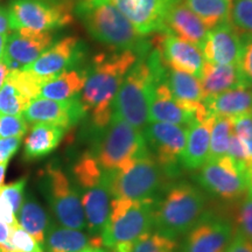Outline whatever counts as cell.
I'll return each instance as SVG.
<instances>
[{
  "mask_svg": "<svg viewBox=\"0 0 252 252\" xmlns=\"http://www.w3.org/2000/svg\"><path fill=\"white\" fill-rule=\"evenodd\" d=\"M21 144V138H0V165H7L12 157L17 153Z\"/></svg>",
  "mask_w": 252,
  "mask_h": 252,
  "instance_id": "41",
  "label": "cell"
},
{
  "mask_svg": "<svg viewBox=\"0 0 252 252\" xmlns=\"http://www.w3.org/2000/svg\"><path fill=\"white\" fill-rule=\"evenodd\" d=\"M75 181L81 189H87L99 184L105 178L106 172L100 168L96 158L93 153L87 152L82 156L75 163L74 169Z\"/></svg>",
  "mask_w": 252,
  "mask_h": 252,
  "instance_id": "32",
  "label": "cell"
},
{
  "mask_svg": "<svg viewBox=\"0 0 252 252\" xmlns=\"http://www.w3.org/2000/svg\"><path fill=\"white\" fill-rule=\"evenodd\" d=\"M102 130L96 153L93 154L103 171H116L132 160L151 154L143 131L113 113L111 121Z\"/></svg>",
  "mask_w": 252,
  "mask_h": 252,
  "instance_id": "6",
  "label": "cell"
},
{
  "mask_svg": "<svg viewBox=\"0 0 252 252\" xmlns=\"http://www.w3.org/2000/svg\"><path fill=\"white\" fill-rule=\"evenodd\" d=\"M54 36L50 32L32 33L15 32L8 35L1 61L9 70H23L53 45Z\"/></svg>",
  "mask_w": 252,
  "mask_h": 252,
  "instance_id": "17",
  "label": "cell"
},
{
  "mask_svg": "<svg viewBox=\"0 0 252 252\" xmlns=\"http://www.w3.org/2000/svg\"><path fill=\"white\" fill-rule=\"evenodd\" d=\"M196 180L204 190L226 202H235L247 196V185L229 156L207 160L200 168Z\"/></svg>",
  "mask_w": 252,
  "mask_h": 252,
  "instance_id": "11",
  "label": "cell"
},
{
  "mask_svg": "<svg viewBox=\"0 0 252 252\" xmlns=\"http://www.w3.org/2000/svg\"><path fill=\"white\" fill-rule=\"evenodd\" d=\"M204 208L206 196L201 189L188 182H178L156 200L153 226L158 234L176 239L196 224Z\"/></svg>",
  "mask_w": 252,
  "mask_h": 252,
  "instance_id": "4",
  "label": "cell"
},
{
  "mask_svg": "<svg viewBox=\"0 0 252 252\" xmlns=\"http://www.w3.org/2000/svg\"><path fill=\"white\" fill-rule=\"evenodd\" d=\"M141 36L163 31L165 18L180 0H110Z\"/></svg>",
  "mask_w": 252,
  "mask_h": 252,
  "instance_id": "16",
  "label": "cell"
},
{
  "mask_svg": "<svg viewBox=\"0 0 252 252\" xmlns=\"http://www.w3.org/2000/svg\"><path fill=\"white\" fill-rule=\"evenodd\" d=\"M7 39H8V34L0 33V60H2V56H4Z\"/></svg>",
  "mask_w": 252,
  "mask_h": 252,
  "instance_id": "47",
  "label": "cell"
},
{
  "mask_svg": "<svg viewBox=\"0 0 252 252\" xmlns=\"http://www.w3.org/2000/svg\"><path fill=\"white\" fill-rule=\"evenodd\" d=\"M88 77L87 69H71L47 81L41 87L39 97L53 100H67L78 96Z\"/></svg>",
  "mask_w": 252,
  "mask_h": 252,
  "instance_id": "27",
  "label": "cell"
},
{
  "mask_svg": "<svg viewBox=\"0 0 252 252\" xmlns=\"http://www.w3.org/2000/svg\"><path fill=\"white\" fill-rule=\"evenodd\" d=\"M196 118L191 111L174 98L166 78L154 83L149 100V123H171L188 126Z\"/></svg>",
  "mask_w": 252,
  "mask_h": 252,
  "instance_id": "18",
  "label": "cell"
},
{
  "mask_svg": "<svg viewBox=\"0 0 252 252\" xmlns=\"http://www.w3.org/2000/svg\"><path fill=\"white\" fill-rule=\"evenodd\" d=\"M167 68L156 48L140 56L128 70L112 104V113L143 131L149 124V100L154 83L166 78Z\"/></svg>",
  "mask_w": 252,
  "mask_h": 252,
  "instance_id": "2",
  "label": "cell"
},
{
  "mask_svg": "<svg viewBox=\"0 0 252 252\" xmlns=\"http://www.w3.org/2000/svg\"><path fill=\"white\" fill-rule=\"evenodd\" d=\"M12 229L0 219V252H14L11 245Z\"/></svg>",
  "mask_w": 252,
  "mask_h": 252,
  "instance_id": "44",
  "label": "cell"
},
{
  "mask_svg": "<svg viewBox=\"0 0 252 252\" xmlns=\"http://www.w3.org/2000/svg\"><path fill=\"white\" fill-rule=\"evenodd\" d=\"M232 235L234 226L228 219L204 210L186 236L181 252H225Z\"/></svg>",
  "mask_w": 252,
  "mask_h": 252,
  "instance_id": "12",
  "label": "cell"
},
{
  "mask_svg": "<svg viewBox=\"0 0 252 252\" xmlns=\"http://www.w3.org/2000/svg\"><path fill=\"white\" fill-rule=\"evenodd\" d=\"M234 133L232 121L229 117H215L210 132V147L208 160H217L228 156L229 144Z\"/></svg>",
  "mask_w": 252,
  "mask_h": 252,
  "instance_id": "31",
  "label": "cell"
},
{
  "mask_svg": "<svg viewBox=\"0 0 252 252\" xmlns=\"http://www.w3.org/2000/svg\"><path fill=\"white\" fill-rule=\"evenodd\" d=\"M208 30H214L220 25L230 23L232 2L226 0H184Z\"/></svg>",
  "mask_w": 252,
  "mask_h": 252,
  "instance_id": "30",
  "label": "cell"
},
{
  "mask_svg": "<svg viewBox=\"0 0 252 252\" xmlns=\"http://www.w3.org/2000/svg\"><path fill=\"white\" fill-rule=\"evenodd\" d=\"M90 238L77 229L49 226L45 236L46 252H80L89 247Z\"/></svg>",
  "mask_w": 252,
  "mask_h": 252,
  "instance_id": "28",
  "label": "cell"
},
{
  "mask_svg": "<svg viewBox=\"0 0 252 252\" xmlns=\"http://www.w3.org/2000/svg\"><path fill=\"white\" fill-rule=\"evenodd\" d=\"M28 130V124L23 116L0 113V138H23Z\"/></svg>",
  "mask_w": 252,
  "mask_h": 252,
  "instance_id": "35",
  "label": "cell"
},
{
  "mask_svg": "<svg viewBox=\"0 0 252 252\" xmlns=\"http://www.w3.org/2000/svg\"><path fill=\"white\" fill-rule=\"evenodd\" d=\"M150 42L160 53L166 67L188 72L200 80L206 61L197 46L167 32L156 33Z\"/></svg>",
  "mask_w": 252,
  "mask_h": 252,
  "instance_id": "14",
  "label": "cell"
},
{
  "mask_svg": "<svg viewBox=\"0 0 252 252\" xmlns=\"http://www.w3.org/2000/svg\"><path fill=\"white\" fill-rule=\"evenodd\" d=\"M12 31L11 24V14H9L8 8L0 6V33L8 34Z\"/></svg>",
  "mask_w": 252,
  "mask_h": 252,
  "instance_id": "45",
  "label": "cell"
},
{
  "mask_svg": "<svg viewBox=\"0 0 252 252\" xmlns=\"http://www.w3.org/2000/svg\"><path fill=\"white\" fill-rule=\"evenodd\" d=\"M6 167H7V165H0V187H1L2 184H4Z\"/></svg>",
  "mask_w": 252,
  "mask_h": 252,
  "instance_id": "49",
  "label": "cell"
},
{
  "mask_svg": "<svg viewBox=\"0 0 252 252\" xmlns=\"http://www.w3.org/2000/svg\"><path fill=\"white\" fill-rule=\"evenodd\" d=\"M19 223L21 228L43 244L47 230L49 228L48 214L33 197H26L19 210Z\"/></svg>",
  "mask_w": 252,
  "mask_h": 252,
  "instance_id": "29",
  "label": "cell"
},
{
  "mask_svg": "<svg viewBox=\"0 0 252 252\" xmlns=\"http://www.w3.org/2000/svg\"><path fill=\"white\" fill-rule=\"evenodd\" d=\"M80 252H106V251L102 248H94V247H90L89 245V247L84 248L83 250H81Z\"/></svg>",
  "mask_w": 252,
  "mask_h": 252,
  "instance_id": "48",
  "label": "cell"
},
{
  "mask_svg": "<svg viewBox=\"0 0 252 252\" xmlns=\"http://www.w3.org/2000/svg\"><path fill=\"white\" fill-rule=\"evenodd\" d=\"M75 14L94 40L115 50H131L144 56L152 49L150 41L137 33L127 18L110 0H80Z\"/></svg>",
  "mask_w": 252,
  "mask_h": 252,
  "instance_id": "3",
  "label": "cell"
},
{
  "mask_svg": "<svg viewBox=\"0 0 252 252\" xmlns=\"http://www.w3.org/2000/svg\"><path fill=\"white\" fill-rule=\"evenodd\" d=\"M0 219L4 220L11 229L19 226L18 220L15 219L13 208H12L11 203L7 201V198L1 194V191H0Z\"/></svg>",
  "mask_w": 252,
  "mask_h": 252,
  "instance_id": "42",
  "label": "cell"
},
{
  "mask_svg": "<svg viewBox=\"0 0 252 252\" xmlns=\"http://www.w3.org/2000/svg\"><path fill=\"white\" fill-rule=\"evenodd\" d=\"M9 241L14 252H45L39 242L20 225L12 229Z\"/></svg>",
  "mask_w": 252,
  "mask_h": 252,
  "instance_id": "37",
  "label": "cell"
},
{
  "mask_svg": "<svg viewBox=\"0 0 252 252\" xmlns=\"http://www.w3.org/2000/svg\"><path fill=\"white\" fill-rule=\"evenodd\" d=\"M86 53V45L80 39L75 36L63 37L23 70L49 81L62 72L75 69L84 59Z\"/></svg>",
  "mask_w": 252,
  "mask_h": 252,
  "instance_id": "13",
  "label": "cell"
},
{
  "mask_svg": "<svg viewBox=\"0 0 252 252\" xmlns=\"http://www.w3.org/2000/svg\"><path fill=\"white\" fill-rule=\"evenodd\" d=\"M162 32L171 33L201 48L209 30L184 0H180L167 13Z\"/></svg>",
  "mask_w": 252,
  "mask_h": 252,
  "instance_id": "20",
  "label": "cell"
},
{
  "mask_svg": "<svg viewBox=\"0 0 252 252\" xmlns=\"http://www.w3.org/2000/svg\"><path fill=\"white\" fill-rule=\"evenodd\" d=\"M230 24L241 37L252 36V0H235L231 5Z\"/></svg>",
  "mask_w": 252,
  "mask_h": 252,
  "instance_id": "34",
  "label": "cell"
},
{
  "mask_svg": "<svg viewBox=\"0 0 252 252\" xmlns=\"http://www.w3.org/2000/svg\"><path fill=\"white\" fill-rule=\"evenodd\" d=\"M75 5L71 0H11L12 31L47 33L74 23Z\"/></svg>",
  "mask_w": 252,
  "mask_h": 252,
  "instance_id": "7",
  "label": "cell"
},
{
  "mask_svg": "<svg viewBox=\"0 0 252 252\" xmlns=\"http://www.w3.org/2000/svg\"><path fill=\"white\" fill-rule=\"evenodd\" d=\"M204 61L212 64H238L242 37L230 23L209 31L201 46Z\"/></svg>",
  "mask_w": 252,
  "mask_h": 252,
  "instance_id": "19",
  "label": "cell"
},
{
  "mask_svg": "<svg viewBox=\"0 0 252 252\" xmlns=\"http://www.w3.org/2000/svg\"><path fill=\"white\" fill-rule=\"evenodd\" d=\"M237 65L243 86L252 89V36L242 37V52Z\"/></svg>",
  "mask_w": 252,
  "mask_h": 252,
  "instance_id": "36",
  "label": "cell"
},
{
  "mask_svg": "<svg viewBox=\"0 0 252 252\" xmlns=\"http://www.w3.org/2000/svg\"><path fill=\"white\" fill-rule=\"evenodd\" d=\"M226 1H230V2H232V1H234V0H226Z\"/></svg>",
  "mask_w": 252,
  "mask_h": 252,
  "instance_id": "50",
  "label": "cell"
},
{
  "mask_svg": "<svg viewBox=\"0 0 252 252\" xmlns=\"http://www.w3.org/2000/svg\"><path fill=\"white\" fill-rule=\"evenodd\" d=\"M111 200L108 172L99 184L83 190L81 202L84 217L87 220L86 224L89 229L91 237H100V232L109 217Z\"/></svg>",
  "mask_w": 252,
  "mask_h": 252,
  "instance_id": "21",
  "label": "cell"
},
{
  "mask_svg": "<svg viewBox=\"0 0 252 252\" xmlns=\"http://www.w3.org/2000/svg\"><path fill=\"white\" fill-rule=\"evenodd\" d=\"M156 198H112L110 214L100 232L103 247L113 252H131L138 238L153 226Z\"/></svg>",
  "mask_w": 252,
  "mask_h": 252,
  "instance_id": "5",
  "label": "cell"
},
{
  "mask_svg": "<svg viewBox=\"0 0 252 252\" xmlns=\"http://www.w3.org/2000/svg\"><path fill=\"white\" fill-rule=\"evenodd\" d=\"M225 252H252V241L237 231L232 236Z\"/></svg>",
  "mask_w": 252,
  "mask_h": 252,
  "instance_id": "43",
  "label": "cell"
},
{
  "mask_svg": "<svg viewBox=\"0 0 252 252\" xmlns=\"http://www.w3.org/2000/svg\"><path fill=\"white\" fill-rule=\"evenodd\" d=\"M25 187H26V179L25 178L21 179V180L13 182V184L1 186V187H0V191H1V194L4 195L6 198H7L8 202L11 203L14 214H18L21 206H23Z\"/></svg>",
  "mask_w": 252,
  "mask_h": 252,
  "instance_id": "40",
  "label": "cell"
},
{
  "mask_svg": "<svg viewBox=\"0 0 252 252\" xmlns=\"http://www.w3.org/2000/svg\"><path fill=\"white\" fill-rule=\"evenodd\" d=\"M108 176L112 198L145 200L154 198L161 188L165 174L152 154H149L108 172Z\"/></svg>",
  "mask_w": 252,
  "mask_h": 252,
  "instance_id": "8",
  "label": "cell"
},
{
  "mask_svg": "<svg viewBox=\"0 0 252 252\" xmlns=\"http://www.w3.org/2000/svg\"><path fill=\"white\" fill-rule=\"evenodd\" d=\"M203 105L213 117L234 118L252 113V89L236 88L216 96L206 97Z\"/></svg>",
  "mask_w": 252,
  "mask_h": 252,
  "instance_id": "23",
  "label": "cell"
},
{
  "mask_svg": "<svg viewBox=\"0 0 252 252\" xmlns=\"http://www.w3.org/2000/svg\"><path fill=\"white\" fill-rule=\"evenodd\" d=\"M215 117L195 118L187 126V141L181 158V166L189 171L201 168L208 160L210 132Z\"/></svg>",
  "mask_w": 252,
  "mask_h": 252,
  "instance_id": "22",
  "label": "cell"
},
{
  "mask_svg": "<svg viewBox=\"0 0 252 252\" xmlns=\"http://www.w3.org/2000/svg\"><path fill=\"white\" fill-rule=\"evenodd\" d=\"M65 130L60 126L37 123L26 138L24 158L26 160H35L47 157L54 151L64 137Z\"/></svg>",
  "mask_w": 252,
  "mask_h": 252,
  "instance_id": "25",
  "label": "cell"
},
{
  "mask_svg": "<svg viewBox=\"0 0 252 252\" xmlns=\"http://www.w3.org/2000/svg\"><path fill=\"white\" fill-rule=\"evenodd\" d=\"M237 231L252 241V197L242 198L237 214H236Z\"/></svg>",
  "mask_w": 252,
  "mask_h": 252,
  "instance_id": "39",
  "label": "cell"
},
{
  "mask_svg": "<svg viewBox=\"0 0 252 252\" xmlns=\"http://www.w3.org/2000/svg\"><path fill=\"white\" fill-rule=\"evenodd\" d=\"M143 134L152 157L168 178L180 173L181 158L187 141V126L171 123H149Z\"/></svg>",
  "mask_w": 252,
  "mask_h": 252,
  "instance_id": "10",
  "label": "cell"
},
{
  "mask_svg": "<svg viewBox=\"0 0 252 252\" xmlns=\"http://www.w3.org/2000/svg\"><path fill=\"white\" fill-rule=\"evenodd\" d=\"M87 115L80 97H72L67 100H53L47 98H34L24 111V118L32 124L45 123L63 127H72Z\"/></svg>",
  "mask_w": 252,
  "mask_h": 252,
  "instance_id": "15",
  "label": "cell"
},
{
  "mask_svg": "<svg viewBox=\"0 0 252 252\" xmlns=\"http://www.w3.org/2000/svg\"><path fill=\"white\" fill-rule=\"evenodd\" d=\"M8 72H9V69L7 68V65H6L2 61H0V89H1V87L4 86L5 80L6 77H7Z\"/></svg>",
  "mask_w": 252,
  "mask_h": 252,
  "instance_id": "46",
  "label": "cell"
},
{
  "mask_svg": "<svg viewBox=\"0 0 252 252\" xmlns=\"http://www.w3.org/2000/svg\"><path fill=\"white\" fill-rule=\"evenodd\" d=\"M175 239L168 238L158 232H146L135 241L131 252H178Z\"/></svg>",
  "mask_w": 252,
  "mask_h": 252,
  "instance_id": "33",
  "label": "cell"
},
{
  "mask_svg": "<svg viewBox=\"0 0 252 252\" xmlns=\"http://www.w3.org/2000/svg\"><path fill=\"white\" fill-rule=\"evenodd\" d=\"M234 133L244 145L245 150L252 158V113L231 118Z\"/></svg>",
  "mask_w": 252,
  "mask_h": 252,
  "instance_id": "38",
  "label": "cell"
},
{
  "mask_svg": "<svg viewBox=\"0 0 252 252\" xmlns=\"http://www.w3.org/2000/svg\"><path fill=\"white\" fill-rule=\"evenodd\" d=\"M166 82L174 98L179 103L197 112L204 99L201 82L194 75L174 69H167Z\"/></svg>",
  "mask_w": 252,
  "mask_h": 252,
  "instance_id": "26",
  "label": "cell"
},
{
  "mask_svg": "<svg viewBox=\"0 0 252 252\" xmlns=\"http://www.w3.org/2000/svg\"><path fill=\"white\" fill-rule=\"evenodd\" d=\"M43 194L60 224L70 229L86 228V217L78 191L58 166L49 165L41 174Z\"/></svg>",
  "mask_w": 252,
  "mask_h": 252,
  "instance_id": "9",
  "label": "cell"
},
{
  "mask_svg": "<svg viewBox=\"0 0 252 252\" xmlns=\"http://www.w3.org/2000/svg\"><path fill=\"white\" fill-rule=\"evenodd\" d=\"M139 56L131 50L100 53L88 68V77L80 97L87 112H91L94 127L102 130L112 117V104L119 88Z\"/></svg>",
  "mask_w": 252,
  "mask_h": 252,
  "instance_id": "1",
  "label": "cell"
},
{
  "mask_svg": "<svg viewBox=\"0 0 252 252\" xmlns=\"http://www.w3.org/2000/svg\"><path fill=\"white\" fill-rule=\"evenodd\" d=\"M201 87L206 97H212L243 86L237 64H204L202 75L200 77Z\"/></svg>",
  "mask_w": 252,
  "mask_h": 252,
  "instance_id": "24",
  "label": "cell"
}]
</instances>
